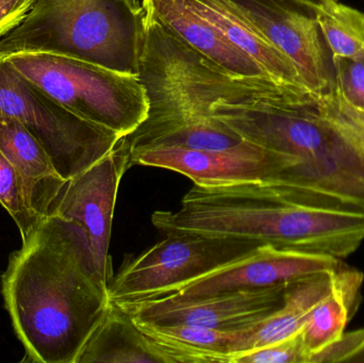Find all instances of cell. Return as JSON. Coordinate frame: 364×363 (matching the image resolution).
<instances>
[{
  "label": "cell",
  "instance_id": "cell-22",
  "mask_svg": "<svg viewBox=\"0 0 364 363\" xmlns=\"http://www.w3.org/2000/svg\"><path fill=\"white\" fill-rule=\"evenodd\" d=\"M0 204L16 224L21 241L36 229L42 217L33 210L18 173L0 151Z\"/></svg>",
  "mask_w": 364,
  "mask_h": 363
},
{
  "label": "cell",
  "instance_id": "cell-19",
  "mask_svg": "<svg viewBox=\"0 0 364 363\" xmlns=\"http://www.w3.org/2000/svg\"><path fill=\"white\" fill-rule=\"evenodd\" d=\"M363 283V274L356 269L344 266L333 273L331 292L312 309L301 330L309 362L344 334L358 308Z\"/></svg>",
  "mask_w": 364,
  "mask_h": 363
},
{
  "label": "cell",
  "instance_id": "cell-26",
  "mask_svg": "<svg viewBox=\"0 0 364 363\" xmlns=\"http://www.w3.org/2000/svg\"><path fill=\"white\" fill-rule=\"evenodd\" d=\"M336 347L344 362H364V327L344 332Z\"/></svg>",
  "mask_w": 364,
  "mask_h": 363
},
{
  "label": "cell",
  "instance_id": "cell-15",
  "mask_svg": "<svg viewBox=\"0 0 364 363\" xmlns=\"http://www.w3.org/2000/svg\"><path fill=\"white\" fill-rule=\"evenodd\" d=\"M0 151L18 173L26 195L42 219L66 183L48 153L21 121L0 114Z\"/></svg>",
  "mask_w": 364,
  "mask_h": 363
},
{
  "label": "cell",
  "instance_id": "cell-14",
  "mask_svg": "<svg viewBox=\"0 0 364 363\" xmlns=\"http://www.w3.org/2000/svg\"><path fill=\"white\" fill-rule=\"evenodd\" d=\"M142 6L162 27L220 67L247 76L267 74L207 21L191 0H143Z\"/></svg>",
  "mask_w": 364,
  "mask_h": 363
},
{
  "label": "cell",
  "instance_id": "cell-6",
  "mask_svg": "<svg viewBox=\"0 0 364 363\" xmlns=\"http://www.w3.org/2000/svg\"><path fill=\"white\" fill-rule=\"evenodd\" d=\"M21 76L81 119L124 138L149 114L140 75L50 51L4 55Z\"/></svg>",
  "mask_w": 364,
  "mask_h": 363
},
{
  "label": "cell",
  "instance_id": "cell-11",
  "mask_svg": "<svg viewBox=\"0 0 364 363\" xmlns=\"http://www.w3.org/2000/svg\"><path fill=\"white\" fill-rule=\"evenodd\" d=\"M296 66L318 98L336 93L333 53L314 14L287 0H231Z\"/></svg>",
  "mask_w": 364,
  "mask_h": 363
},
{
  "label": "cell",
  "instance_id": "cell-3",
  "mask_svg": "<svg viewBox=\"0 0 364 363\" xmlns=\"http://www.w3.org/2000/svg\"><path fill=\"white\" fill-rule=\"evenodd\" d=\"M162 234L244 239L344 259L364 241V211L312 206L284 183L193 185L177 211H156Z\"/></svg>",
  "mask_w": 364,
  "mask_h": 363
},
{
  "label": "cell",
  "instance_id": "cell-27",
  "mask_svg": "<svg viewBox=\"0 0 364 363\" xmlns=\"http://www.w3.org/2000/svg\"><path fill=\"white\" fill-rule=\"evenodd\" d=\"M290 1L291 4H295V6H299V8L305 9V10L310 11L314 13V10L318 8V4L323 1V0H287Z\"/></svg>",
  "mask_w": 364,
  "mask_h": 363
},
{
  "label": "cell",
  "instance_id": "cell-10",
  "mask_svg": "<svg viewBox=\"0 0 364 363\" xmlns=\"http://www.w3.org/2000/svg\"><path fill=\"white\" fill-rule=\"evenodd\" d=\"M127 170L128 155L119 140L108 155L66 181L49 215L74 222L83 230L98 273L108 287L114 276L109 255L113 215L119 183Z\"/></svg>",
  "mask_w": 364,
  "mask_h": 363
},
{
  "label": "cell",
  "instance_id": "cell-1",
  "mask_svg": "<svg viewBox=\"0 0 364 363\" xmlns=\"http://www.w3.org/2000/svg\"><path fill=\"white\" fill-rule=\"evenodd\" d=\"M21 242L0 291L23 362L76 363L111 303L89 241L76 223L50 215Z\"/></svg>",
  "mask_w": 364,
  "mask_h": 363
},
{
  "label": "cell",
  "instance_id": "cell-18",
  "mask_svg": "<svg viewBox=\"0 0 364 363\" xmlns=\"http://www.w3.org/2000/svg\"><path fill=\"white\" fill-rule=\"evenodd\" d=\"M172 363L136 325L132 315L114 303L92 332L76 363Z\"/></svg>",
  "mask_w": 364,
  "mask_h": 363
},
{
  "label": "cell",
  "instance_id": "cell-20",
  "mask_svg": "<svg viewBox=\"0 0 364 363\" xmlns=\"http://www.w3.org/2000/svg\"><path fill=\"white\" fill-rule=\"evenodd\" d=\"M333 273H324L289 283L284 291L282 306L250 330L241 353L267 347L299 334L312 309L331 292Z\"/></svg>",
  "mask_w": 364,
  "mask_h": 363
},
{
  "label": "cell",
  "instance_id": "cell-17",
  "mask_svg": "<svg viewBox=\"0 0 364 363\" xmlns=\"http://www.w3.org/2000/svg\"><path fill=\"white\" fill-rule=\"evenodd\" d=\"M141 330L172 363H230L243 351L247 330H220L197 325H159L136 321ZM255 328V327H254Z\"/></svg>",
  "mask_w": 364,
  "mask_h": 363
},
{
  "label": "cell",
  "instance_id": "cell-13",
  "mask_svg": "<svg viewBox=\"0 0 364 363\" xmlns=\"http://www.w3.org/2000/svg\"><path fill=\"white\" fill-rule=\"evenodd\" d=\"M344 266L342 259L331 256L261 244L252 253L183 286L166 298H197L220 292L289 285L316 275L336 272Z\"/></svg>",
  "mask_w": 364,
  "mask_h": 363
},
{
  "label": "cell",
  "instance_id": "cell-7",
  "mask_svg": "<svg viewBox=\"0 0 364 363\" xmlns=\"http://www.w3.org/2000/svg\"><path fill=\"white\" fill-rule=\"evenodd\" d=\"M261 244L244 239L168 232L144 253L126 257L109 283V298L125 306L172 296Z\"/></svg>",
  "mask_w": 364,
  "mask_h": 363
},
{
  "label": "cell",
  "instance_id": "cell-21",
  "mask_svg": "<svg viewBox=\"0 0 364 363\" xmlns=\"http://www.w3.org/2000/svg\"><path fill=\"white\" fill-rule=\"evenodd\" d=\"M333 57H358L364 53V13L339 0H323L314 10Z\"/></svg>",
  "mask_w": 364,
  "mask_h": 363
},
{
  "label": "cell",
  "instance_id": "cell-12",
  "mask_svg": "<svg viewBox=\"0 0 364 363\" xmlns=\"http://www.w3.org/2000/svg\"><path fill=\"white\" fill-rule=\"evenodd\" d=\"M287 286L220 292L190 298H155L119 306L136 321L159 325L247 330L256 327L282 306Z\"/></svg>",
  "mask_w": 364,
  "mask_h": 363
},
{
  "label": "cell",
  "instance_id": "cell-4",
  "mask_svg": "<svg viewBox=\"0 0 364 363\" xmlns=\"http://www.w3.org/2000/svg\"><path fill=\"white\" fill-rule=\"evenodd\" d=\"M140 77L149 114L121 139L128 155L160 148L225 149L243 142L213 117L211 95L195 61L194 49L145 12Z\"/></svg>",
  "mask_w": 364,
  "mask_h": 363
},
{
  "label": "cell",
  "instance_id": "cell-2",
  "mask_svg": "<svg viewBox=\"0 0 364 363\" xmlns=\"http://www.w3.org/2000/svg\"><path fill=\"white\" fill-rule=\"evenodd\" d=\"M306 87L241 76L210 106L237 136L299 161L294 185L314 206L364 211V156Z\"/></svg>",
  "mask_w": 364,
  "mask_h": 363
},
{
  "label": "cell",
  "instance_id": "cell-24",
  "mask_svg": "<svg viewBox=\"0 0 364 363\" xmlns=\"http://www.w3.org/2000/svg\"><path fill=\"white\" fill-rule=\"evenodd\" d=\"M230 363H309L301 332L286 340L237 354Z\"/></svg>",
  "mask_w": 364,
  "mask_h": 363
},
{
  "label": "cell",
  "instance_id": "cell-25",
  "mask_svg": "<svg viewBox=\"0 0 364 363\" xmlns=\"http://www.w3.org/2000/svg\"><path fill=\"white\" fill-rule=\"evenodd\" d=\"M36 0H0V38L25 18Z\"/></svg>",
  "mask_w": 364,
  "mask_h": 363
},
{
  "label": "cell",
  "instance_id": "cell-9",
  "mask_svg": "<svg viewBox=\"0 0 364 363\" xmlns=\"http://www.w3.org/2000/svg\"><path fill=\"white\" fill-rule=\"evenodd\" d=\"M151 166L174 170L198 187H227L247 183H284L294 187L296 159L243 142L225 149L160 147L132 155L128 168Z\"/></svg>",
  "mask_w": 364,
  "mask_h": 363
},
{
  "label": "cell",
  "instance_id": "cell-5",
  "mask_svg": "<svg viewBox=\"0 0 364 363\" xmlns=\"http://www.w3.org/2000/svg\"><path fill=\"white\" fill-rule=\"evenodd\" d=\"M145 10L134 0H36L0 38V57L50 51L140 75Z\"/></svg>",
  "mask_w": 364,
  "mask_h": 363
},
{
  "label": "cell",
  "instance_id": "cell-8",
  "mask_svg": "<svg viewBox=\"0 0 364 363\" xmlns=\"http://www.w3.org/2000/svg\"><path fill=\"white\" fill-rule=\"evenodd\" d=\"M0 114L21 121L44 147L55 170L66 180L108 155L122 139L110 130L81 119L49 97L2 57Z\"/></svg>",
  "mask_w": 364,
  "mask_h": 363
},
{
  "label": "cell",
  "instance_id": "cell-16",
  "mask_svg": "<svg viewBox=\"0 0 364 363\" xmlns=\"http://www.w3.org/2000/svg\"><path fill=\"white\" fill-rule=\"evenodd\" d=\"M194 8L269 76L306 87L292 61L231 0H191ZM308 89V87H307ZM309 90V89H308Z\"/></svg>",
  "mask_w": 364,
  "mask_h": 363
},
{
  "label": "cell",
  "instance_id": "cell-23",
  "mask_svg": "<svg viewBox=\"0 0 364 363\" xmlns=\"http://www.w3.org/2000/svg\"><path fill=\"white\" fill-rule=\"evenodd\" d=\"M336 93L353 108L364 111V53L358 57H333Z\"/></svg>",
  "mask_w": 364,
  "mask_h": 363
}]
</instances>
